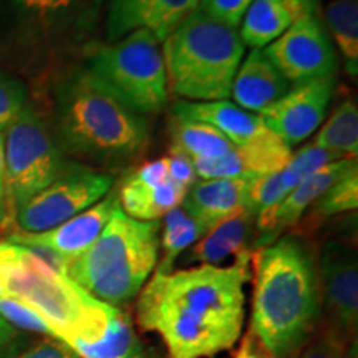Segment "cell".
I'll return each instance as SVG.
<instances>
[{
  "label": "cell",
  "instance_id": "35",
  "mask_svg": "<svg viewBox=\"0 0 358 358\" xmlns=\"http://www.w3.org/2000/svg\"><path fill=\"white\" fill-rule=\"evenodd\" d=\"M17 358H80L66 343L60 340L48 337L42 342L25 348Z\"/></svg>",
  "mask_w": 358,
  "mask_h": 358
},
{
  "label": "cell",
  "instance_id": "12",
  "mask_svg": "<svg viewBox=\"0 0 358 358\" xmlns=\"http://www.w3.org/2000/svg\"><path fill=\"white\" fill-rule=\"evenodd\" d=\"M322 310L327 327L350 342L358 324V261L352 245L342 241H327L319 256Z\"/></svg>",
  "mask_w": 358,
  "mask_h": 358
},
{
  "label": "cell",
  "instance_id": "38",
  "mask_svg": "<svg viewBox=\"0 0 358 358\" xmlns=\"http://www.w3.org/2000/svg\"><path fill=\"white\" fill-rule=\"evenodd\" d=\"M6 222V158H3V136L0 133V227Z\"/></svg>",
  "mask_w": 358,
  "mask_h": 358
},
{
  "label": "cell",
  "instance_id": "10",
  "mask_svg": "<svg viewBox=\"0 0 358 358\" xmlns=\"http://www.w3.org/2000/svg\"><path fill=\"white\" fill-rule=\"evenodd\" d=\"M113 182L115 179L108 173L66 163L50 185L15 213L17 232L40 234L60 226L105 198Z\"/></svg>",
  "mask_w": 358,
  "mask_h": 358
},
{
  "label": "cell",
  "instance_id": "8",
  "mask_svg": "<svg viewBox=\"0 0 358 358\" xmlns=\"http://www.w3.org/2000/svg\"><path fill=\"white\" fill-rule=\"evenodd\" d=\"M158 38L148 30L96 43L88 52L87 66L127 105L140 113L155 115L168 101V80Z\"/></svg>",
  "mask_w": 358,
  "mask_h": 358
},
{
  "label": "cell",
  "instance_id": "39",
  "mask_svg": "<svg viewBox=\"0 0 358 358\" xmlns=\"http://www.w3.org/2000/svg\"><path fill=\"white\" fill-rule=\"evenodd\" d=\"M2 295H3V292H2V289H0V297H2Z\"/></svg>",
  "mask_w": 358,
  "mask_h": 358
},
{
  "label": "cell",
  "instance_id": "6",
  "mask_svg": "<svg viewBox=\"0 0 358 358\" xmlns=\"http://www.w3.org/2000/svg\"><path fill=\"white\" fill-rule=\"evenodd\" d=\"M159 232L161 221H138L120 206L95 243L69 262L65 274L98 301L127 306L158 264Z\"/></svg>",
  "mask_w": 358,
  "mask_h": 358
},
{
  "label": "cell",
  "instance_id": "26",
  "mask_svg": "<svg viewBox=\"0 0 358 358\" xmlns=\"http://www.w3.org/2000/svg\"><path fill=\"white\" fill-rule=\"evenodd\" d=\"M208 234L204 226L189 216L182 206H178L164 216L163 234L159 236V245L163 249V257H161L159 266L156 272L159 274H168L173 271L174 262L185 250L191 248L192 244L198 243L199 239Z\"/></svg>",
  "mask_w": 358,
  "mask_h": 358
},
{
  "label": "cell",
  "instance_id": "2",
  "mask_svg": "<svg viewBox=\"0 0 358 358\" xmlns=\"http://www.w3.org/2000/svg\"><path fill=\"white\" fill-rule=\"evenodd\" d=\"M317 266L299 237L284 236L254 259L249 332L268 358H294L322 322Z\"/></svg>",
  "mask_w": 358,
  "mask_h": 358
},
{
  "label": "cell",
  "instance_id": "37",
  "mask_svg": "<svg viewBox=\"0 0 358 358\" xmlns=\"http://www.w3.org/2000/svg\"><path fill=\"white\" fill-rule=\"evenodd\" d=\"M234 358H268L267 353L262 350L261 343L257 342L252 334L248 332L241 340L239 347L234 352Z\"/></svg>",
  "mask_w": 358,
  "mask_h": 358
},
{
  "label": "cell",
  "instance_id": "29",
  "mask_svg": "<svg viewBox=\"0 0 358 358\" xmlns=\"http://www.w3.org/2000/svg\"><path fill=\"white\" fill-rule=\"evenodd\" d=\"M329 163H334L330 155L315 145L303 146L299 153L292 155L287 166L279 171V185L285 198L295 186L301 185L303 179Z\"/></svg>",
  "mask_w": 358,
  "mask_h": 358
},
{
  "label": "cell",
  "instance_id": "24",
  "mask_svg": "<svg viewBox=\"0 0 358 358\" xmlns=\"http://www.w3.org/2000/svg\"><path fill=\"white\" fill-rule=\"evenodd\" d=\"M169 128L173 140L171 148L186 155L191 161L219 158L234 148L219 129L198 120L173 115Z\"/></svg>",
  "mask_w": 358,
  "mask_h": 358
},
{
  "label": "cell",
  "instance_id": "28",
  "mask_svg": "<svg viewBox=\"0 0 358 358\" xmlns=\"http://www.w3.org/2000/svg\"><path fill=\"white\" fill-rule=\"evenodd\" d=\"M317 214L322 217L337 216L355 211L358 208V166L357 161L340 176L315 203Z\"/></svg>",
  "mask_w": 358,
  "mask_h": 358
},
{
  "label": "cell",
  "instance_id": "11",
  "mask_svg": "<svg viewBox=\"0 0 358 358\" xmlns=\"http://www.w3.org/2000/svg\"><path fill=\"white\" fill-rule=\"evenodd\" d=\"M262 52L294 87L317 78L335 77L337 70V53L319 13L295 22Z\"/></svg>",
  "mask_w": 358,
  "mask_h": 358
},
{
  "label": "cell",
  "instance_id": "3",
  "mask_svg": "<svg viewBox=\"0 0 358 358\" xmlns=\"http://www.w3.org/2000/svg\"><path fill=\"white\" fill-rule=\"evenodd\" d=\"M55 140L71 155L120 168L146 146L150 123L88 66H78L55 90Z\"/></svg>",
  "mask_w": 358,
  "mask_h": 358
},
{
  "label": "cell",
  "instance_id": "7",
  "mask_svg": "<svg viewBox=\"0 0 358 358\" xmlns=\"http://www.w3.org/2000/svg\"><path fill=\"white\" fill-rule=\"evenodd\" d=\"M168 90L187 101H227L245 45L198 7L163 42Z\"/></svg>",
  "mask_w": 358,
  "mask_h": 358
},
{
  "label": "cell",
  "instance_id": "4",
  "mask_svg": "<svg viewBox=\"0 0 358 358\" xmlns=\"http://www.w3.org/2000/svg\"><path fill=\"white\" fill-rule=\"evenodd\" d=\"M108 0H0V60L42 71L92 50Z\"/></svg>",
  "mask_w": 358,
  "mask_h": 358
},
{
  "label": "cell",
  "instance_id": "17",
  "mask_svg": "<svg viewBox=\"0 0 358 358\" xmlns=\"http://www.w3.org/2000/svg\"><path fill=\"white\" fill-rule=\"evenodd\" d=\"M254 178H214L196 181L187 189L182 209L201 222L206 231L248 208Z\"/></svg>",
  "mask_w": 358,
  "mask_h": 358
},
{
  "label": "cell",
  "instance_id": "16",
  "mask_svg": "<svg viewBox=\"0 0 358 358\" xmlns=\"http://www.w3.org/2000/svg\"><path fill=\"white\" fill-rule=\"evenodd\" d=\"M187 189L169 178L166 158L145 163L129 173L120 187V206L138 221H159L185 201Z\"/></svg>",
  "mask_w": 358,
  "mask_h": 358
},
{
  "label": "cell",
  "instance_id": "33",
  "mask_svg": "<svg viewBox=\"0 0 358 358\" xmlns=\"http://www.w3.org/2000/svg\"><path fill=\"white\" fill-rule=\"evenodd\" d=\"M254 0H199V8L219 24L237 29Z\"/></svg>",
  "mask_w": 358,
  "mask_h": 358
},
{
  "label": "cell",
  "instance_id": "32",
  "mask_svg": "<svg viewBox=\"0 0 358 358\" xmlns=\"http://www.w3.org/2000/svg\"><path fill=\"white\" fill-rule=\"evenodd\" d=\"M347 343L342 335L330 327H324L308 340L299 358H347Z\"/></svg>",
  "mask_w": 358,
  "mask_h": 358
},
{
  "label": "cell",
  "instance_id": "1",
  "mask_svg": "<svg viewBox=\"0 0 358 358\" xmlns=\"http://www.w3.org/2000/svg\"><path fill=\"white\" fill-rule=\"evenodd\" d=\"M250 261L248 250L227 267L201 264L155 272L138 299V324L163 338L171 358H206L229 350L243 335Z\"/></svg>",
  "mask_w": 358,
  "mask_h": 358
},
{
  "label": "cell",
  "instance_id": "19",
  "mask_svg": "<svg viewBox=\"0 0 358 358\" xmlns=\"http://www.w3.org/2000/svg\"><path fill=\"white\" fill-rule=\"evenodd\" d=\"M312 13H319V0H254L241 22L239 37L250 48H264Z\"/></svg>",
  "mask_w": 358,
  "mask_h": 358
},
{
  "label": "cell",
  "instance_id": "34",
  "mask_svg": "<svg viewBox=\"0 0 358 358\" xmlns=\"http://www.w3.org/2000/svg\"><path fill=\"white\" fill-rule=\"evenodd\" d=\"M32 334L22 332L0 317V358H17L30 347Z\"/></svg>",
  "mask_w": 358,
  "mask_h": 358
},
{
  "label": "cell",
  "instance_id": "20",
  "mask_svg": "<svg viewBox=\"0 0 358 358\" xmlns=\"http://www.w3.org/2000/svg\"><path fill=\"white\" fill-rule=\"evenodd\" d=\"M289 90L290 83L272 65L262 48H252L237 69L231 96L241 108L261 113L264 108L287 95Z\"/></svg>",
  "mask_w": 358,
  "mask_h": 358
},
{
  "label": "cell",
  "instance_id": "27",
  "mask_svg": "<svg viewBox=\"0 0 358 358\" xmlns=\"http://www.w3.org/2000/svg\"><path fill=\"white\" fill-rule=\"evenodd\" d=\"M325 24L340 53L345 58L348 73L357 75L358 66V6L357 0H334L325 8Z\"/></svg>",
  "mask_w": 358,
  "mask_h": 358
},
{
  "label": "cell",
  "instance_id": "21",
  "mask_svg": "<svg viewBox=\"0 0 358 358\" xmlns=\"http://www.w3.org/2000/svg\"><path fill=\"white\" fill-rule=\"evenodd\" d=\"M254 227H256L254 214L248 208L241 209L214 226L203 239L192 245L186 256V262L217 266L227 257H237L239 254L248 252L250 250L249 241L252 237Z\"/></svg>",
  "mask_w": 358,
  "mask_h": 358
},
{
  "label": "cell",
  "instance_id": "22",
  "mask_svg": "<svg viewBox=\"0 0 358 358\" xmlns=\"http://www.w3.org/2000/svg\"><path fill=\"white\" fill-rule=\"evenodd\" d=\"M353 161L357 159H340L325 164V166L317 169L315 173H312L310 176L303 179L301 185L295 186L287 194V198L282 201L279 208H277L271 243L280 232H284L290 226H294L295 222H299L303 213L319 201L320 196L352 166Z\"/></svg>",
  "mask_w": 358,
  "mask_h": 358
},
{
  "label": "cell",
  "instance_id": "15",
  "mask_svg": "<svg viewBox=\"0 0 358 358\" xmlns=\"http://www.w3.org/2000/svg\"><path fill=\"white\" fill-rule=\"evenodd\" d=\"M198 7L199 0H108L106 40L116 42L136 30H148L163 43Z\"/></svg>",
  "mask_w": 358,
  "mask_h": 358
},
{
  "label": "cell",
  "instance_id": "14",
  "mask_svg": "<svg viewBox=\"0 0 358 358\" xmlns=\"http://www.w3.org/2000/svg\"><path fill=\"white\" fill-rule=\"evenodd\" d=\"M334 92L335 77L312 80L289 90L287 95L264 108L259 115L280 141L292 148L307 140L320 127Z\"/></svg>",
  "mask_w": 358,
  "mask_h": 358
},
{
  "label": "cell",
  "instance_id": "25",
  "mask_svg": "<svg viewBox=\"0 0 358 358\" xmlns=\"http://www.w3.org/2000/svg\"><path fill=\"white\" fill-rule=\"evenodd\" d=\"M315 146L322 148L334 161L357 159L358 155V110L357 103L345 100L317 134Z\"/></svg>",
  "mask_w": 358,
  "mask_h": 358
},
{
  "label": "cell",
  "instance_id": "5",
  "mask_svg": "<svg viewBox=\"0 0 358 358\" xmlns=\"http://www.w3.org/2000/svg\"><path fill=\"white\" fill-rule=\"evenodd\" d=\"M0 289L37 312L53 338L69 347L100 340L116 308L85 292L32 249L10 241L0 243Z\"/></svg>",
  "mask_w": 358,
  "mask_h": 358
},
{
  "label": "cell",
  "instance_id": "30",
  "mask_svg": "<svg viewBox=\"0 0 358 358\" xmlns=\"http://www.w3.org/2000/svg\"><path fill=\"white\" fill-rule=\"evenodd\" d=\"M29 105V92L19 78L0 71V133L6 131Z\"/></svg>",
  "mask_w": 358,
  "mask_h": 358
},
{
  "label": "cell",
  "instance_id": "13",
  "mask_svg": "<svg viewBox=\"0 0 358 358\" xmlns=\"http://www.w3.org/2000/svg\"><path fill=\"white\" fill-rule=\"evenodd\" d=\"M120 208L116 192H108L105 198L88 208L87 211L77 214L69 221L40 234H25L13 232L7 241L32 249L40 257L55 267L57 271L66 272L69 262L83 254L96 241L103 227Z\"/></svg>",
  "mask_w": 358,
  "mask_h": 358
},
{
  "label": "cell",
  "instance_id": "36",
  "mask_svg": "<svg viewBox=\"0 0 358 358\" xmlns=\"http://www.w3.org/2000/svg\"><path fill=\"white\" fill-rule=\"evenodd\" d=\"M166 163H168V173L169 178L173 179L174 182L181 185L186 189L196 182V171L194 166H192V161L187 158L186 155L179 153V151L173 150L171 148V153L169 156H166Z\"/></svg>",
  "mask_w": 358,
  "mask_h": 358
},
{
  "label": "cell",
  "instance_id": "23",
  "mask_svg": "<svg viewBox=\"0 0 358 358\" xmlns=\"http://www.w3.org/2000/svg\"><path fill=\"white\" fill-rule=\"evenodd\" d=\"M70 348L80 358H145V347L122 308H115L100 340L75 342Z\"/></svg>",
  "mask_w": 358,
  "mask_h": 358
},
{
  "label": "cell",
  "instance_id": "18",
  "mask_svg": "<svg viewBox=\"0 0 358 358\" xmlns=\"http://www.w3.org/2000/svg\"><path fill=\"white\" fill-rule=\"evenodd\" d=\"M173 115L211 124L234 148L249 146L272 133L262 122L261 115L241 108L231 101H178Z\"/></svg>",
  "mask_w": 358,
  "mask_h": 358
},
{
  "label": "cell",
  "instance_id": "31",
  "mask_svg": "<svg viewBox=\"0 0 358 358\" xmlns=\"http://www.w3.org/2000/svg\"><path fill=\"white\" fill-rule=\"evenodd\" d=\"M0 317L12 327L27 334H42L45 337H53L50 327L47 325L37 312L15 299L2 295L0 297Z\"/></svg>",
  "mask_w": 358,
  "mask_h": 358
},
{
  "label": "cell",
  "instance_id": "9",
  "mask_svg": "<svg viewBox=\"0 0 358 358\" xmlns=\"http://www.w3.org/2000/svg\"><path fill=\"white\" fill-rule=\"evenodd\" d=\"M2 136L8 221L27 201L50 185L66 161L62 156L55 134L30 103Z\"/></svg>",
  "mask_w": 358,
  "mask_h": 358
}]
</instances>
